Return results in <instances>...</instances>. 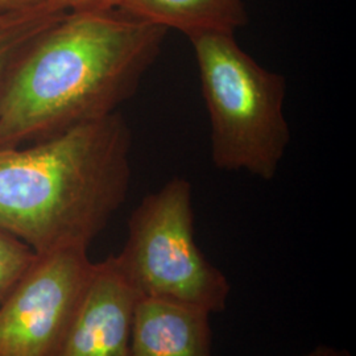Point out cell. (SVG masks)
<instances>
[{
    "label": "cell",
    "mask_w": 356,
    "mask_h": 356,
    "mask_svg": "<svg viewBox=\"0 0 356 356\" xmlns=\"http://www.w3.org/2000/svg\"><path fill=\"white\" fill-rule=\"evenodd\" d=\"M209 318L201 309L140 297L132 356H214Z\"/></svg>",
    "instance_id": "cell-7"
},
{
    "label": "cell",
    "mask_w": 356,
    "mask_h": 356,
    "mask_svg": "<svg viewBox=\"0 0 356 356\" xmlns=\"http://www.w3.org/2000/svg\"><path fill=\"white\" fill-rule=\"evenodd\" d=\"M116 10L188 38L235 35L248 24L244 0H120Z\"/></svg>",
    "instance_id": "cell-8"
},
{
    "label": "cell",
    "mask_w": 356,
    "mask_h": 356,
    "mask_svg": "<svg viewBox=\"0 0 356 356\" xmlns=\"http://www.w3.org/2000/svg\"><path fill=\"white\" fill-rule=\"evenodd\" d=\"M317 355L318 356H351L346 351H341V350H337V348H331V347H317Z\"/></svg>",
    "instance_id": "cell-13"
},
{
    "label": "cell",
    "mask_w": 356,
    "mask_h": 356,
    "mask_svg": "<svg viewBox=\"0 0 356 356\" xmlns=\"http://www.w3.org/2000/svg\"><path fill=\"white\" fill-rule=\"evenodd\" d=\"M115 260L140 297L222 313L229 282L195 242L193 188L175 177L143 198Z\"/></svg>",
    "instance_id": "cell-4"
},
{
    "label": "cell",
    "mask_w": 356,
    "mask_h": 356,
    "mask_svg": "<svg viewBox=\"0 0 356 356\" xmlns=\"http://www.w3.org/2000/svg\"><path fill=\"white\" fill-rule=\"evenodd\" d=\"M3 13H0V15H3Z\"/></svg>",
    "instance_id": "cell-15"
},
{
    "label": "cell",
    "mask_w": 356,
    "mask_h": 356,
    "mask_svg": "<svg viewBox=\"0 0 356 356\" xmlns=\"http://www.w3.org/2000/svg\"><path fill=\"white\" fill-rule=\"evenodd\" d=\"M35 257L26 244L0 229V302Z\"/></svg>",
    "instance_id": "cell-10"
},
{
    "label": "cell",
    "mask_w": 356,
    "mask_h": 356,
    "mask_svg": "<svg viewBox=\"0 0 356 356\" xmlns=\"http://www.w3.org/2000/svg\"><path fill=\"white\" fill-rule=\"evenodd\" d=\"M40 1L42 0H0V13H10L15 10H20Z\"/></svg>",
    "instance_id": "cell-12"
},
{
    "label": "cell",
    "mask_w": 356,
    "mask_h": 356,
    "mask_svg": "<svg viewBox=\"0 0 356 356\" xmlns=\"http://www.w3.org/2000/svg\"><path fill=\"white\" fill-rule=\"evenodd\" d=\"M168 32L119 10L65 13L13 65L0 97V148L118 113L157 61Z\"/></svg>",
    "instance_id": "cell-1"
},
{
    "label": "cell",
    "mask_w": 356,
    "mask_h": 356,
    "mask_svg": "<svg viewBox=\"0 0 356 356\" xmlns=\"http://www.w3.org/2000/svg\"><path fill=\"white\" fill-rule=\"evenodd\" d=\"M65 13L49 0H42L0 15V97L19 57Z\"/></svg>",
    "instance_id": "cell-9"
},
{
    "label": "cell",
    "mask_w": 356,
    "mask_h": 356,
    "mask_svg": "<svg viewBox=\"0 0 356 356\" xmlns=\"http://www.w3.org/2000/svg\"><path fill=\"white\" fill-rule=\"evenodd\" d=\"M139 298L115 256L95 263L61 356H132Z\"/></svg>",
    "instance_id": "cell-6"
},
{
    "label": "cell",
    "mask_w": 356,
    "mask_h": 356,
    "mask_svg": "<svg viewBox=\"0 0 356 356\" xmlns=\"http://www.w3.org/2000/svg\"><path fill=\"white\" fill-rule=\"evenodd\" d=\"M86 245L35 260L0 302V356H61L94 264Z\"/></svg>",
    "instance_id": "cell-5"
},
{
    "label": "cell",
    "mask_w": 356,
    "mask_h": 356,
    "mask_svg": "<svg viewBox=\"0 0 356 356\" xmlns=\"http://www.w3.org/2000/svg\"><path fill=\"white\" fill-rule=\"evenodd\" d=\"M210 118V153L220 170L276 177L291 143L285 78L242 49L235 35L189 38Z\"/></svg>",
    "instance_id": "cell-3"
},
{
    "label": "cell",
    "mask_w": 356,
    "mask_h": 356,
    "mask_svg": "<svg viewBox=\"0 0 356 356\" xmlns=\"http://www.w3.org/2000/svg\"><path fill=\"white\" fill-rule=\"evenodd\" d=\"M132 132L119 114L0 148V229L35 254L89 247L124 204Z\"/></svg>",
    "instance_id": "cell-2"
},
{
    "label": "cell",
    "mask_w": 356,
    "mask_h": 356,
    "mask_svg": "<svg viewBox=\"0 0 356 356\" xmlns=\"http://www.w3.org/2000/svg\"><path fill=\"white\" fill-rule=\"evenodd\" d=\"M305 356H318L317 355V350H314V351H312L310 354H307V355Z\"/></svg>",
    "instance_id": "cell-14"
},
{
    "label": "cell",
    "mask_w": 356,
    "mask_h": 356,
    "mask_svg": "<svg viewBox=\"0 0 356 356\" xmlns=\"http://www.w3.org/2000/svg\"><path fill=\"white\" fill-rule=\"evenodd\" d=\"M65 13L74 11H111L116 10L120 0H49Z\"/></svg>",
    "instance_id": "cell-11"
}]
</instances>
